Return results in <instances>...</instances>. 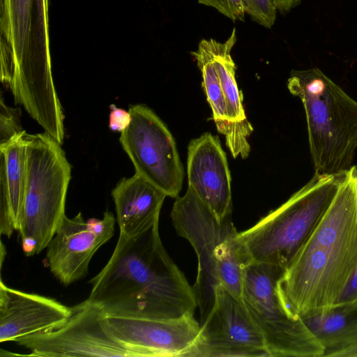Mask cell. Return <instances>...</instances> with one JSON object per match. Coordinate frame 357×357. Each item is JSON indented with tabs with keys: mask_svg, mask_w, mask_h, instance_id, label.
<instances>
[{
	"mask_svg": "<svg viewBox=\"0 0 357 357\" xmlns=\"http://www.w3.org/2000/svg\"><path fill=\"white\" fill-rule=\"evenodd\" d=\"M357 268V165L278 282L290 313L303 319L335 308Z\"/></svg>",
	"mask_w": 357,
	"mask_h": 357,
	"instance_id": "cell-1",
	"label": "cell"
},
{
	"mask_svg": "<svg viewBox=\"0 0 357 357\" xmlns=\"http://www.w3.org/2000/svg\"><path fill=\"white\" fill-rule=\"evenodd\" d=\"M158 225L134 236L119 234L110 259L89 282L88 301L106 311L162 319L194 314L193 288L166 252Z\"/></svg>",
	"mask_w": 357,
	"mask_h": 357,
	"instance_id": "cell-2",
	"label": "cell"
},
{
	"mask_svg": "<svg viewBox=\"0 0 357 357\" xmlns=\"http://www.w3.org/2000/svg\"><path fill=\"white\" fill-rule=\"evenodd\" d=\"M171 218L178 235L190 243L197 255L192 288L202 324L213 305L218 286L242 298L245 270L252 260L231 215L218 219L189 187L184 195L176 198Z\"/></svg>",
	"mask_w": 357,
	"mask_h": 357,
	"instance_id": "cell-3",
	"label": "cell"
},
{
	"mask_svg": "<svg viewBox=\"0 0 357 357\" xmlns=\"http://www.w3.org/2000/svg\"><path fill=\"white\" fill-rule=\"evenodd\" d=\"M289 92L304 107L315 173H342L357 149V101L317 68L292 70Z\"/></svg>",
	"mask_w": 357,
	"mask_h": 357,
	"instance_id": "cell-4",
	"label": "cell"
},
{
	"mask_svg": "<svg viewBox=\"0 0 357 357\" xmlns=\"http://www.w3.org/2000/svg\"><path fill=\"white\" fill-rule=\"evenodd\" d=\"M346 172H314L280 206L239 233L252 261L285 270L330 205Z\"/></svg>",
	"mask_w": 357,
	"mask_h": 357,
	"instance_id": "cell-5",
	"label": "cell"
},
{
	"mask_svg": "<svg viewBox=\"0 0 357 357\" xmlns=\"http://www.w3.org/2000/svg\"><path fill=\"white\" fill-rule=\"evenodd\" d=\"M27 179L19 228L24 252L40 253L54 236L65 214L71 166L50 135L26 134Z\"/></svg>",
	"mask_w": 357,
	"mask_h": 357,
	"instance_id": "cell-6",
	"label": "cell"
},
{
	"mask_svg": "<svg viewBox=\"0 0 357 357\" xmlns=\"http://www.w3.org/2000/svg\"><path fill=\"white\" fill-rule=\"evenodd\" d=\"M284 270L251 261L245 268L242 298L259 329L269 357H324L325 347L302 318L283 303L278 282Z\"/></svg>",
	"mask_w": 357,
	"mask_h": 357,
	"instance_id": "cell-7",
	"label": "cell"
},
{
	"mask_svg": "<svg viewBox=\"0 0 357 357\" xmlns=\"http://www.w3.org/2000/svg\"><path fill=\"white\" fill-rule=\"evenodd\" d=\"M128 111L131 121L119 141L135 173L167 196L176 198L182 188L184 169L172 133L146 105H131Z\"/></svg>",
	"mask_w": 357,
	"mask_h": 357,
	"instance_id": "cell-8",
	"label": "cell"
},
{
	"mask_svg": "<svg viewBox=\"0 0 357 357\" xmlns=\"http://www.w3.org/2000/svg\"><path fill=\"white\" fill-rule=\"evenodd\" d=\"M72 307V314L60 326L19 337L15 342L31 351L28 356L135 357L111 335L100 306L86 300Z\"/></svg>",
	"mask_w": 357,
	"mask_h": 357,
	"instance_id": "cell-9",
	"label": "cell"
},
{
	"mask_svg": "<svg viewBox=\"0 0 357 357\" xmlns=\"http://www.w3.org/2000/svg\"><path fill=\"white\" fill-rule=\"evenodd\" d=\"M269 356L262 335L243 298L222 285L187 357Z\"/></svg>",
	"mask_w": 357,
	"mask_h": 357,
	"instance_id": "cell-10",
	"label": "cell"
},
{
	"mask_svg": "<svg viewBox=\"0 0 357 357\" xmlns=\"http://www.w3.org/2000/svg\"><path fill=\"white\" fill-rule=\"evenodd\" d=\"M103 319L111 335L135 357H187L200 331L194 314L162 319L103 310Z\"/></svg>",
	"mask_w": 357,
	"mask_h": 357,
	"instance_id": "cell-11",
	"label": "cell"
},
{
	"mask_svg": "<svg viewBox=\"0 0 357 357\" xmlns=\"http://www.w3.org/2000/svg\"><path fill=\"white\" fill-rule=\"evenodd\" d=\"M115 218L105 211L101 220H84L81 213L63 218L49 243L46 260L52 273L64 285L84 278L96 251L114 235Z\"/></svg>",
	"mask_w": 357,
	"mask_h": 357,
	"instance_id": "cell-12",
	"label": "cell"
},
{
	"mask_svg": "<svg viewBox=\"0 0 357 357\" xmlns=\"http://www.w3.org/2000/svg\"><path fill=\"white\" fill-rule=\"evenodd\" d=\"M188 187L219 220L231 215V176L218 136L205 132L188 146Z\"/></svg>",
	"mask_w": 357,
	"mask_h": 357,
	"instance_id": "cell-13",
	"label": "cell"
},
{
	"mask_svg": "<svg viewBox=\"0 0 357 357\" xmlns=\"http://www.w3.org/2000/svg\"><path fill=\"white\" fill-rule=\"evenodd\" d=\"M73 307L54 298L26 293L0 282V342L53 330L70 317Z\"/></svg>",
	"mask_w": 357,
	"mask_h": 357,
	"instance_id": "cell-14",
	"label": "cell"
},
{
	"mask_svg": "<svg viewBox=\"0 0 357 357\" xmlns=\"http://www.w3.org/2000/svg\"><path fill=\"white\" fill-rule=\"evenodd\" d=\"M120 234L136 236L159 222L167 195L137 174L122 178L113 189Z\"/></svg>",
	"mask_w": 357,
	"mask_h": 357,
	"instance_id": "cell-15",
	"label": "cell"
},
{
	"mask_svg": "<svg viewBox=\"0 0 357 357\" xmlns=\"http://www.w3.org/2000/svg\"><path fill=\"white\" fill-rule=\"evenodd\" d=\"M192 54L201 70L203 88L218 131L225 136L226 145L233 157L245 159L250 152V135L229 119L225 98L207 40H202L198 49Z\"/></svg>",
	"mask_w": 357,
	"mask_h": 357,
	"instance_id": "cell-16",
	"label": "cell"
},
{
	"mask_svg": "<svg viewBox=\"0 0 357 357\" xmlns=\"http://www.w3.org/2000/svg\"><path fill=\"white\" fill-rule=\"evenodd\" d=\"M4 2L1 26L9 47L2 50L1 71L5 75L15 77L33 64L29 45L34 0Z\"/></svg>",
	"mask_w": 357,
	"mask_h": 357,
	"instance_id": "cell-17",
	"label": "cell"
},
{
	"mask_svg": "<svg viewBox=\"0 0 357 357\" xmlns=\"http://www.w3.org/2000/svg\"><path fill=\"white\" fill-rule=\"evenodd\" d=\"M236 42L235 28L224 43H219L213 38L207 40L225 98L229 119L250 136L253 128L245 114L243 94L238 88L235 78L236 66L231 55Z\"/></svg>",
	"mask_w": 357,
	"mask_h": 357,
	"instance_id": "cell-18",
	"label": "cell"
},
{
	"mask_svg": "<svg viewBox=\"0 0 357 357\" xmlns=\"http://www.w3.org/2000/svg\"><path fill=\"white\" fill-rule=\"evenodd\" d=\"M26 132L0 145V169L4 173L12 220L19 230L27 179Z\"/></svg>",
	"mask_w": 357,
	"mask_h": 357,
	"instance_id": "cell-19",
	"label": "cell"
},
{
	"mask_svg": "<svg viewBox=\"0 0 357 357\" xmlns=\"http://www.w3.org/2000/svg\"><path fill=\"white\" fill-rule=\"evenodd\" d=\"M357 316V311L334 309L327 313L304 319L309 328L321 340L342 331Z\"/></svg>",
	"mask_w": 357,
	"mask_h": 357,
	"instance_id": "cell-20",
	"label": "cell"
},
{
	"mask_svg": "<svg viewBox=\"0 0 357 357\" xmlns=\"http://www.w3.org/2000/svg\"><path fill=\"white\" fill-rule=\"evenodd\" d=\"M20 116V108L8 106L1 96L0 101V145L25 131L22 127Z\"/></svg>",
	"mask_w": 357,
	"mask_h": 357,
	"instance_id": "cell-21",
	"label": "cell"
},
{
	"mask_svg": "<svg viewBox=\"0 0 357 357\" xmlns=\"http://www.w3.org/2000/svg\"><path fill=\"white\" fill-rule=\"evenodd\" d=\"M245 13L263 26L270 29L275 23L277 8L273 0H241Z\"/></svg>",
	"mask_w": 357,
	"mask_h": 357,
	"instance_id": "cell-22",
	"label": "cell"
},
{
	"mask_svg": "<svg viewBox=\"0 0 357 357\" xmlns=\"http://www.w3.org/2000/svg\"><path fill=\"white\" fill-rule=\"evenodd\" d=\"M0 231L10 237L15 230L12 220L8 193L4 173L0 169Z\"/></svg>",
	"mask_w": 357,
	"mask_h": 357,
	"instance_id": "cell-23",
	"label": "cell"
},
{
	"mask_svg": "<svg viewBox=\"0 0 357 357\" xmlns=\"http://www.w3.org/2000/svg\"><path fill=\"white\" fill-rule=\"evenodd\" d=\"M198 2L215 8L232 20H244L245 12L241 0H198Z\"/></svg>",
	"mask_w": 357,
	"mask_h": 357,
	"instance_id": "cell-24",
	"label": "cell"
},
{
	"mask_svg": "<svg viewBox=\"0 0 357 357\" xmlns=\"http://www.w3.org/2000/svg\"><path fill=\"white\" fill-rule=\"evenodd\" d=\"M336 308L349 312L357 311V268L335 309Z\"/></svg>",
	"mask_w": 357,
	"mask_h": 357,
	"instance_id": "cell-25",
	"label": "cell"
},
{
	"mask_svg": "<svg viewBox=\"0 0 357 357\" xmlns=\"http://www.w3.org/2000/svg\"><path fill=\"white\" fill-rule=\"evenodd\" d=\"M109 128L114 132H122L131 121L130 114L126 110L112 104L109 106Z\"/></svg>",
	"mask_w": 357,
	"mask_h": 357,
	"instance_id": "cell-26",
	"label": "cell"
},
{
	"mask_svg": "<svg viewBox=\"0 0 357 357\" xmlns=\"http://www.w3.org/2000/svg\"><path fill=\"white\" fill-rule=\"evenodd\" d=\"M301 0H273L277 10L287 12L300 3Z\"/></svg>",
	"mask_w": 357,
	"mask_h": 357,
	"instance_id": "cell-27",
	"label": "cell"
}]
</instances>
